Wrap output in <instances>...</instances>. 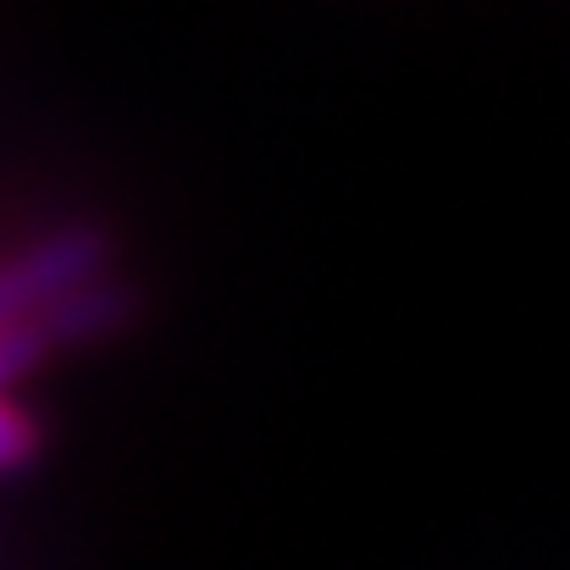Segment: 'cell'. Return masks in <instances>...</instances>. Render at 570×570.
Returning <instances> with one entry per match:
<instances>
[{
  "label": "cell",
  "instance_id": "cell-1",
  "mask_svg": "<svg viewBox=\"0 0 570 570\" xmlns=\"http://www.w3.org/2000/svg\"><path fill=\"white\" fill-rule=\"evenodd\" d=\"M111 266V238L100 227H61L0 261V327L33 322L67 294L100 283Z\"/></svg>",
  "mask_w": 570,
  "mask_h": 570
},
{
  "label": "cell",
  "instance_id": "cell-2",
  "mask_svg": "<svg viewBox=\"0 0 570 570\" xmlns=\"http://www.w3.org/2000/svg\"><path fill=\"white\" fill-rule=\"evenodd\" d=\"M134 316V294L117 283V277H100L78 294H67L61 305H50L39 322L50 333L56 350H72V344H95V338H111L122 322Z\"/></svg>",
  "mask_w": 570,
  "mask_h": 570
},
{
  "label": "cell",
  "instance_id": "cell-3",
  "mask_svg": "<svg viewBox=\"0 0 570 570\" xmlns=\"http://www.w3.org/2000/svg\"><path fill=\"white\" fill-rule=\"evenodd\" d=\"M50 355H56V344H50L39 316L17 322V327H0V393H11L22 377H33Z\"/></svg>",
  "mask_w": 570,
  "mask_h": 570
},
{
  "label": "cell",
  "instance_id": "cell-4",
  "mask_svg": "<svg viewBox=\"0 0 570 570\" xmlns=\"http://www.w3.org/2000/svg\"><path fill=\"white\" fill-rule=\"evenodd\" d=\"M33 454H39V426H33V415H28L11 393H0V476L22 471Z\"/></svg>",
  "mask_w": 570,
  "mask_h": 570
}]
</instances>
